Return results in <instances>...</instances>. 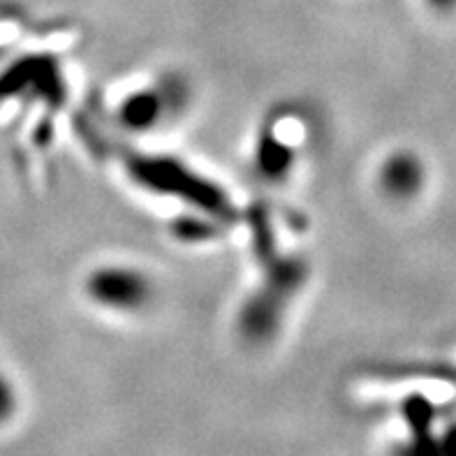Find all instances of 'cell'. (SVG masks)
<instances>
[{
  "instance_id": "3",
  "label": "cell",
  "mask_w": 456,
  "mask_h": 456,
  "mask_svg": "<svg viewBox=\"0 0 456 456\" xmlns=\"http://www.w3.org/2000/svg\"><path fill=\"white\" fill-rule=\"evenodd\" d=\"M427 3L438 12H452L456 7V0H427Z\"/></svg>"
},
{
  "instance_id": "1",
  "label": "cell",
  "mask_w": 456,
  "mask_h": 456,
  "mask_svg": "<svg viewBox=\"0 0 456 456\" xmlns=\"http://www.w3.org/2000/svg\"><path fill=\"white\" fill-rule=\"evenodd\" d=\"M88 289L100 304L121 308V311L144 306L151 295L149 281L142 273L134 269H118V266L93 273Z\"/></svg>"
},
{
  "instance_id": "4",
  "label": "cell",
  "mask_w": 456,
  "mask_h": 456,
  "mask_svg": "<svg viewBox=\"0 0 456 456\" xmlns=\"http://www.w3.org/2000/svg\"><path fill=\"white\" fill-rule=\"evenodd\" d=\"M0 399H3V401L7 399V389H5V385H0Z\"/></svg>"
},
{
  "instance_id": "2",
  "label": "cell",
  "mask_w": 456,
  "mask_h": 456,
  "mask_svg": "<svg viewBox=\"0 0 456 456\" xmlns=\"http://www.w3.org/2000/svg\"><path fill=\"white\" fill-rule=\"evenodd\" d=\"M424 183L422 162L411 153H399L389 158L387 165L382 167V185L392 197H412Z\"/></svg>"
}]
</instances>
